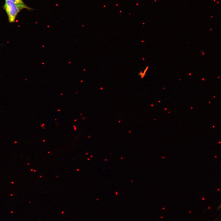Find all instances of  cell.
Segmentation results:
<instances>
[{
	"label": "cell",
	"mask_w": 221,
	"mask_h": 221,
	"mask_svg": "<svg viewBox=\"0 0 221 221\" xmlns=\"http://www.w3.org/2000/svg\"><path fill=\"white\" fill-rule=\"evenodd\" d=\"M3 8L7 14L9 22L11 23L15 21L18 14L21 10L17 5L9 0H5Z\"/></svg>",
	"instance_id": "cell-1"
},
{
	"label": "cell",
	"mask_w": 221,
	"mask_h": 221,
	"mask_svg": "<svg viewBox=\"0 0 221 221\" xmlns=\"http://www.w3.org/2000/svg\"><path fill=\"white\" fill-rule=\"evenodd\" d=\"M16 3L19 7L21 10L25 9L28 10L32 9L27 6L22 0H9Z\"/></svg>",
	"instance_id": "cell-2"
}]
</instances>
